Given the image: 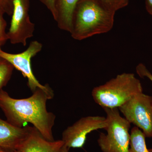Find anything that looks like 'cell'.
Instances as JSON below:
<instances>
[{"label":"cell","mask_w":152,"mask_h":152,"mask_svg":"<svg viewBox=\"0 0 152 152\" xmlns=\"http://www.w3.org/2000/svg\"><path fill=\"white\" fill-rule=\"evenodd\" d=\"M107 115L106 134L101 133L97 140L103 152H129L131 124L121 115L118 108L104 109Z\"/></svg>","instance_id":"cell-4"},{"label":"cell","mask_w":152,"mask_h":152,"mask_svg":"<svg viewBox=\"0 0 152 152\" xmlns=\"http://www.w3.org/2000/svg\"><path fill=\"white\" fill-rule=\"evenodd\" d=\"M106 8L116 12L128 5L129 0H98Z\"/></svg>","instance_id":"cell-14"},{"label":"cell","mask_w":152,"mask_h":152,"mask_svg":"<svg viewBox=\"0 0 152 152\" xmlns=\"http://www.w3.org/2000/svg\"><path fill=\"white\" fill-rule=\"evenodd\" d=\"M115 13L98 0H79L73 15L70 34L74 39L82 41L109 32L113 27Z\"/></svg>","instance_id":"cell-2"},{"label":"cell","mask_w":152,"mask_h":152,"mask_svg":"<svg viewBox=\"0 0 152 152\" xmlns=\"http://www.w3.org/2000/svg\"><path fill=\"white\" fill-rule=\"evenodd\" d=\"M45 6L48 10L51 13L52 15L54 20L56 18V12L55 9V0H39Z\"/></svg>","instance_id":"cell-18"},{"label":"cell","mask_w":152,"mask_h":152,"mask_svg":"<svg viewBox=\"0 0 152 152\" xmlns=\"http://www.w3.org/2000/svg\"><path fill=\"white\" fill-rule=\"evenodd\" d=\"M69 149L66 148V149L65 151V152H68L69 151Z\"/></svg>","instance_id":"cell-21"},{"label":"cell","mask_w":152,"mask_h":152,"mask_svg":"<svg viewBox=\"0 0 152 152\" xmlns=\"http://www.w3.org/2000/svg\"><path fill=\"white\" fill-rule=\"evenodd\" d=\"M107 125L106 117L100 116L83 117L64 131L62 140L68 148H82L89 134L94 131L105 129Z\"/></svg>","instance_id":"cell-8"},{"label":"cell","mask_w":152,"mask_h":152,"mask_svg":"<svg viewBox=\"0 0 152 152\" xmlns=\"http://www.w3.org/2000/svg\"><path fill=\"white\" fill-rule=\"evenodd\" d=\"M136 72L140 77H146L152 82V74L143 64H139L136 68Z\"/></svg>","instance_id":"cell-17"},{"label":"cell","mask_w":152,"mask_h":152,"mask_svg":"<svg viewBox=\"0 0 152 152\" xmlns=\"http://www.w3.org/2000/svg\"><path fill=\"white\" fill-rule=\"evenodd\" d=\"M4 13L0 10V49L9 40L7 32H6L7 23L4 17Z\"/></svg>","instance_id":"cell-15"},{"label":"cell","mask_w":152,"mask_h":152,"mask_svg":"<svg viewBox=\"0 0 152 152\" xmlns=\"http://www.w3.org/2000/svg\"><path fill=\"white\" fill-rule=\"evenodd\" d=\"M34 127L20 128L0 118V148L10 151H17L30 135Z\"/></svg>","instance_id":"cell-9"},{"label":"cell","mask_w":152,"mask_h":152,"mask_svg":"<svg viewBox=\"0 0 152 152\" xmlns=\"http://www.w3.org/2000/svg\"><path fill=\"white\" fill-rule=\"evenodd\" d=\"M13 7L14 0H0V10L4 14L12 15Z\"/></svg>","instance_id":"cell-16"},{"label":"cell","mask_w":152,"mask_h":152,"mask_svg":"<svg viewBox=\"0 0 152 152\" xmlns=\"http://www.w3.org/2000/svg\"><path fill=\"white\" fill-rule=\"evenodd\" d=\"M30 0H14L13 11L10 27L7 32L12 44L26 45L28 39L32 37L35 25L29 15Z\"/></svg>","instance_id":"cell-6"},{"label":"cell","mask_w":152,"mask_h":152,"mask_svg":"<svg viewBox=\"0 0 152 152\" xmlns=\"http://www.w3.org/2000/svg\"><path fill=\"white\" fill-rule=\"evenodd\" d=\"M146 137L139 128L134 126L130 133L129 152H150L147 148Z\"/></svg>","instance_id":"cell-12"},{"label":"cell","mask_w":152,"mask_h":152,"mask_svg":"<svg viewBox=\"0 0 152 152\" xmlns=\"http://www.w3.org/2000/svg\"><path fill=\"white\" fill-rule=\"evenodd\" d=\"M146 9L148 12L152 16V0H145Z\"/></svg>","instance_id":"cell-19"},{"label":"cell","mask_w":152,"mask_h":152,"mask_svg":"<svg viewBox=\"0 0 152 152\" xmlns=\"http://www.w3.org/2000/svg\"><path fill=\"white\" fill-rule=\"evenodd\" d=\"M79 0H55L56 18L58 27L70 32L72 19L76 6Z\"/></svg>","instance_id":"cell-11"},{"label":"cell","mask_w":152,"mask_h":152,"mask_svg":"<svg viewBox=\"0 0 152 152\" xmlns=\"http://www.w3.org/2000/svg\"><path fill=\"white\" fill-rule=\"evenodd\" d=\"M0 152H20L19 151H8V150H6L4 149L1 148H0Z\"/></svg>","instance_id":"cell-20"},{"label":"cell","mask_w":152,"mask_h":152,"mask_svg":"<svg viewBox=\"0 0 152 152\" xmlns=\"http://www.w3.org/2000/svg\"><path fill=\"white\" fill-rule=\"evenodd\" d=\"M149 151L150 152H152V148L149 149Z\"/></svg>","instance_id":"cell-22"},{"label":"cell","mask_w":152,"mask_h":152,"mask_svg":"<svg viewBox=\"0 0 152 152\" xmlns=\"http://www.w3.org/2000/svg\"><path fill=\"white\" fill-rule=\"evenodd\" d=\"M141 83L134 74L124 73L117 75L92 91L93 99L103 109H118L135 95L142 92Z\"/></svg>","instance_id":"cell-3"},{"label":"cell","mask_w":152,"mask_h":152,"mask_svg":"<svg viewBox=\"0 0 152 152\" xmlns=\"http://www.w3.org/2000/svg\"><path fill=\"white\" fill-rule=\"evenodd\" d=\"M66 148H68L62 140L53 141L48 140L34 127L30 135L22 143L17 151L20 152H65Z\"/></svg>","instance_id":"cell-10"},{"label":"cell","mask_w":152,"mask_h":152,"mask_svg":"<svg viewBox=\"0 0 152 152\" xmlns=\"http://www.w3.org/2000/svg\"><path fill=\"white\" fill-rule=\"evenodd\" d=\"M15 68L7 60L0 57V90L7 84Z\"/></svg>","instance_id":"cell-13"},{"label":"cell","mask_w":152,"mask_h":152,"mask_svg":"<svg viewBox=\"0 0 152 152\" xmlns=\"http://www.w3.org/2000/svg\"><path fill=\"white\" fill-rule=\"evenodd\" d=\"M42 45L37 41H32L28 48L22 53L12 54L4 51L0 49V57L7 60L14 67L20 72L24 77L27 79L28 86L32 92L38 88L48 90L50 88L49 85L40 83L33 73L31 61L42 50Z\"/></svg>","instance_id":"cell-7"},{"label":"cell","mask_w":152,"mask_h":152,"mask_svg":"<svg viewBox=\"0 0 152 152\" xmlns=\"http://www.w3.org/2000/svg\"><path fill=\"white\" fill-rule=\"evenodd\" d=\"M51 88L48 90L38 88L29 97L23 99L12 98L4 90H0V109L7 121L18 127L31 123L42 136L50 141H54L53 134L56 115L48 111L47 101L53 98Z\"/></svg>","instance_id":"cell-1"},{"label":"cell","mask_w":152,"mask_h":152,"mask_svg":"<svg viewBox=\"0 0 152 152\" xmlns=\"http://www.w3.org/2000/svg\"><path fill=\"white\" fill-rule=\"evenodd\" d=\"M128 121L152 137V96L139 93L118 108Z\"/></svg>","instance_id":"cell-5"}]
</instances>
